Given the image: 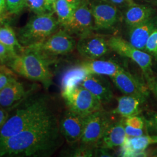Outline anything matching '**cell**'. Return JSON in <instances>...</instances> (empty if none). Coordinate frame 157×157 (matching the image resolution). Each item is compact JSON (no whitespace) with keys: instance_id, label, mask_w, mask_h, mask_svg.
<instances>
[{"instance_id":"cell-1","label":"cell","mask_w":157,"mask_h":157,"mask_svg":"<svg viewBox=\"0 0 157 157\" xmlns=\"http://www.w3.org/2000/svg\"><path fill=\"white\" fill-rule=\"evenodd\" d=\"M63 139L59 119L52 111L17 135L0 141V157H50Z\"/></svg>"},{"instance_id":"cell-2","label":"cell","mask_w":157,"mask_h":157,"mask_svg":"<svg viewBox=\"0 0 157 157\" xmlns=\"http://www.w3.org/2000/svg\"><path fill=\"white\" fill-rule=\"evenodd\" d=\"M17 107L0 128V141L17 135L53 111L50 99L44 94L27 96Z\"/></svg>"},{"instance_id":"cell-3","label":"cell","mask_w":157,"mask_h":157,"mask_svg":"<svg viewBox=\"0 0 157 157\" xmlns=\"http://www.w3.org/2000/svg\"><path fill=\"white\" fill-rule=\"evenodd\" d=\"M56 59L45 56L29 47H25L22 53L6 65L15 73L30 80L40 82L48 89L52 83L53 75L50 66Z\"/></svg>"},{"instance_id":"cell-4","label":"cell","mask_w":157,"mask_h":157,"mask_svg":"<svg viewBox=\"0 0 157 157\" xmlns=\"http://www.w3.org/2000/svg\"><path fill=\"white\" fill-rule=\"evenodd\" d=\"M54 12L35 15L32 17L17 34L20 43L27 47L38 44L58 30L60 24Z\"/></svg>"},{"instance_id":"cell-5","label":"cell","mask_w":157,"mask_h":157,"mask_svg":"<svg viewBox=\"0 0 157 157\" xmlns=\"http://www.w3.org/2000/svg\"><path fill=\"white\" fill-rule=\"evenodd\" d=\"M108 44L111 49L119 55L127 57L137 63L140 67L146 78L147 83L150 89L154 78L152 69V56L145 51L141 50L132 45L122 37L112 36L108 39Z\"/></svg>"},{"instance_id":"cell-6","label":"cell","mask_w":157,"mask_h":157,"mask_svg":"<svg viewBox=\"0 0 157 157\" xmlns=\"http://www.w3.org/2000/svg\"><path fill=\"white\" fill-rule=\"evenodd\" d=\"M61 94L68 109L84 117L103 109L101 102L80 84L61 91Z\"/></svg>"},{"instance_id":"cell-7","label":"cell","mask_w":157,"mask_h":157,"mask_svg":"<svg viewBox=\"0 0 157 157\" xmlns=\"http://www.w3.org/2000/svg\"><path fill=\"white\" fill-rule=\"evenodd\" d=\"M76 44L72 35L63 29L58 30L39 43L27 47L38 51L45 56L56 59V56L72 52L76 47Z\"/></svg>"},{"instance_id":"cell-8","label":"cell","mask_w":157,"mask_h":157,"mask_svg":"<svg viewBox=\"0 0 157 157\" xmlns=\"http://www.w3.org/2000/svg\"><path fill=\"white\" fill-rule=\"evenodd\" d=\"M112 122L109 113L103 109L87 116L83 133L80 141L82 145L95 147Z\"/></svg>"},{"instance_id":"cell-9","label":"cell","mask_w":157,"mask_h":157,"mask_svg":"<svg viewBox=\"0 0 157 157\" xmlns=\"http://www.w3.org/2000/svg\"><path fill=\"white\" fill-rule=\"evenodd\" d=\"M94 19L95 29H109L119 21L121 13L116 6L106 0L87 1Z\"/></svg>"},{"instance_id":"cell-10","label":"cell","mask_w":157,"mask_h":157,"mask_svg":"<svg viewBox=\"0 0 157 157\" xmlns=\"http://www.w3.org/2000/svg\"><path fill=\"white\" fill-rule=\"evenodd\" d=\"M78 53L87 60L98 59L111 50L108 39L92 32L80 37L76 44Z\"/></svg>"},{"instance_id":"cell-11","label":"cell","mask_w":157,"mask_h":157,"mask_svg":"<svg viewBox=\"0 0 157 157\" xmlns=\"http://www.w3.org/2000/svg\"><path fill=\"white\" fill-rule=\"evenodd\" d=\"M71 34L79 37L92 32L95 29L94 19L87 1L82 2L73 13L70 21L63 27Z\"/></svg>"},{"instance_id":"cell-12","label":"cell","mask_w":157,"mask_h":157,"mask_svg":"<svg viewBox=\"0 0 157 157\" xmlns=\"http://www.w3.org/2000/svg\"><path fill=\"white\" fill-rule=\"evenodd\" d=\"M110 78L115 86L125 95L136 97L144 101H146L149 95L148 86L124 69Z\"/></svg>"},{"instance_id":"cell-13","label":"cell","mask_w":157,"mask_h":157,"mask_svg":"<svg viewBox=\"0 0 157 157\" xmlns=\"http://www.w3.org/2000/svg\"><path fill=\"white\" fill-rule=\"evenodd\" d=\"M86 117L67 109L59 119L61 133L69 144H74L80 141L83 133Z\"/></svg>"},{"instance_id":"cell-14","label":"cell","mask_w":157,"mask_h":157,"mask_svg":"<svg viewBox=\"0 0 157 157\" xmlns=\"http://www.w3.org/2000/svg\"><path fill=\"white\" fill-rule=\"evenodd\" d=\"M80 84L94 95L102 105L110 102L113 98L111 84L102 75L89 74Z\"/></svg>"},{"instance_id":"cell-15","label":"cell","mask_w":157,"mask_h":157,"mask_svg":"<svg viewBox=\"0 0 157 157\" xmlns=\"http://www.w3.org/2000/svg\"><path fill=\"white\" fill-rule=\"evenodd\" d=\"M157 28V15H153L130 29L129 43L136 48L144 51L147 41Z\"/></svg>"},{"instance_id":"cell-16","label":"cell","mask_w":157,"mask_h":157,"mask_svg":"<svg viewBox=\"0 0 157 157\" xmlns=\"http://www.w3.org/2000/svg\"><path fill=\"white\" fill-rule=\"evenodd\" d=\"M157 136L142 135L137 137H128L124 146L121 147L122 157H144L145 150L150 145L157 144Z\"/></svg>"},{"instance_id":"cell-17","label":"cell","mask_w":157,"mask_h":157,"mask_svg":"<svg viewBox=\"0 0 157 157\" xmlns=\"http://www.w3.org/2000/svg\"><path fill=\"white\" fill-rule=\"evenodd\" d=\"M127 137L128 136L124 129V119L112 122L95 147L108 150L118 147H121L124 146Z\"/></svg>"},{"instance_id":"cell-18","label":"cell","mask_w":157,"mask_h":157,"mask_svg":"<svg viewBox=\"0 0 157 157\" xmlns=\"http://www.w3.org/2000/svg\"><path fill=\"white\" fill-rule=\"evenodd\" d=\"M28 93L23 83L15 80L0 90V107L9 109L17 106Z\"/></svg>"},{"instance_id":"cell-19","label":"cell","mask_w":157,"mask_h":157,"mask_svg":"<svg viewBox=\"0 0 157 157\" xmlns=\"http://www.w3.org/2000/svg\"><path fill=\"white\" fill-rule=\"evenodd\" d=\"M80 65L89 74L108 76L110 78L124 69L123 67L116 62L99 59L87 60L80 63Z\"/></svg>"},{"instance_id":"cell-20","label":"cell","mask_w":157,"mask_h":157,"mask_svg":"<svg viewBox=\"0 0 157 157\" xmlns=\"http://www.w3.org/2000/svg\"><path fill=\"white\" fill-rule=\"evenodd\" d=\"M154 11L150 6L132 3L126 8L124 20L131 28L154 15Z\"/></svg>"},{"instance_id":"cell-21","label":"cell","mask_w":157,"mask_h":157,"mask_svg":"<svg viewBox=\"0 0 157 157\" xmlns=\"http://www.w3.org/2000/svg\"><path fill=\"white\" fill-rule=\"evenodd\" d=\"M118 105L112 111L123 118L137 115L141 112V105L145 101L131 95H125L117 98Z\"/></svg>"},{"instance_id":"cell-22","label":"cell","mask_w":157,"mask_h":157,"mask_svg":"<svg viewBox=\"0 0 157 157\" xmlns=\"http://www.w3.org/2000/svg\"><path fill=\"white\" fill-rule=\"evenodd\" d=\"M0 43L15 56H17L25 50V47L20 43L17 34L8 25L0 26Z\"/></svg>"},{"instance_id":"cell-23","label":"cell","mask_w":157,"mask_h":157,"mask_svg":"<svg viewBox=\"0 0 157 157\" xmlns=\"http://www.w3.org/2000/svg\"><path fill=\"white\" fill-rule=\"evenodd\" d=\"M88 75L89 73L80 64L69 68L63 73L61 79V91L80 84Z\"/></svg>"},{"instance_id":"cell-24","label":"cell","mask_w":157,"mask_h":157,"mask_svg":"<svg viewBox=\"0 0 157 157\" xmlns=\"http://www.w3.org/2000/svg\"><path fill=\"white\" fill-rule=\"evenodd\" d=\"M79 5L68 0H56L52 6V10L60 26L63 28L67 25Z\"/></svg>"},{"instance_id":"cell-25","label":"cell","mask_w":157,"mask_h":157,"mask_svg":"<svg viewBox=\"0 0 157 157\" xmlns=\"http://www.w3.org/2000/svg\"><path fill=\"white\" fill-rule=\"evenodd\" d=\"M26 7L35 15L54 12L47 0H26Z\"/></svg>"},{"instance_id":"cell-26","label":"cell","mask_w":157,"mask_h":157,"mask_svg":"<svg viewBox=\"0 0 157 157\" xmlns=\"http://www.w3.org/2000/svg\"><path fill=\"white\" fill-rule=\"evenodd\" d=\"M15 80L16 73L7 65L2 64L0 66V90Z\"/></svg>"},{"instance_id":"cell-27","label":"cell","mask_w":157,"mask_h":157,"mask_svg":"<svg viewBox=\"0 0 157 157\" xmlns=\"http://www.w3.org/2000/svg\"><path fill=\"white\" fill-rule=\"evenodd\" d=\"M143 119L147 135L157 136V112H148Z\"/></svg>"},{"instance_id":"cell-28","label":"cell","mask_w":157,"mask_h":157,"mask_svg":"<svg viewBox=\"0 0 157 157\" xmlns=\"http://www.w3.org/2000/svg\"><path fill=\"white\" fill-rule=\"evenodd\" d=\"M6 5L10 13L17 14L26 7V0H6Z\"/></svg>"},{"instance_id":"cell-29","label":"cell","mask_w":157,"mask_h":157,"mask_svg":"<svg viewBox=\"0 0 157 157\" xmlns=\"http://www.w3.org/2000/svg\"><path fill=\"white\" fill-rule=\"evenodd\" d=\"M144 51L157 59V28L147 40Z\"/></svg>"},{"instance_id":"cell-30","label":"cell","mask_w":157,"mask_h":157,"mask_svg":"<svg viewBox=\"0 0 157 157\" xmlns=\"http://www.w3.org/2000/svg\"><path fill=\"white\" fill-rule=\"evenodd\" d=\"M124 124L128 125L135 129H143L145 127V122L143 117H139V115L126 118L124 119Z\"/></svg>"},{"instance_id":"cell-31","label":"cell","mask_w":157,"mask_h":157,"mask_svg":"<svg viewBox=\"0 0 157 157\" xmlns=\"http://www.w3.org/2000/svg\"><path fill=\"white\" fill-rule=\"evenodd\" d=\"M16 56L6 46L0 43V62L2 64L6 65Z\"/></svg>"},{"instance_id":"cell-32","label":"cell","mask_w":157,"mask_h":157,"mask_svg":"<svg viewBox=\"0 0 157 157\" xmlns=\"http://www.w3.org/2000/svg\"><path fill=\"white\" fill-rule=\"evenodd\" d=\"M124 129L128 137H137L144 134V130L143 129H135L124 124Z\"/></svg>"},{"instance_id":"cell-33","label":"cell","mask_w":157,"mask_h":157,"mask_svg":"<svg viewBox=\"0 0 157 157\" xmlns=\"http://www.w3.org/2000/svg\"><path fill=\"white\" fill-rule=\"evenodd\" d=\"M108 2L116 6L118 8H128L130 5L133 3V0H106Z\"/></svg>"},{"instance_id":"cell-34","label":"cell","mask_w":157,"mask_h":157,"mask_svg":"<svg viewBox=\"0 0 157 157\" xmlns=\"http://www.w3.org/2000/svg\"><path fill=\"white\" fill-rule=\"evenodd\" d=\"M9 116L8 110L0 107V128L5 124Z\"/></svg>"},{"instance_id":"cell-35","label":"cell","mask_w":157,"mask_h":157,"mask_svg":"<svg viewBox=\"0 0 157 157\" xmlns=\"http://www.w3.org/2000/svg\"><path fill=\"white\" fill-rule=\"evenodd\" d=\"M150 90H152L157 97V76H154L151 84L150 87Z\"/></svg>"},{"instance_id":"cell-36","label":"cell","mask_w":157,"mask_h":157,"mask_svg":"<svg viewBox=\"0 0 157 157\" xmlns=\"http://www.w3.org/2000/svg\"><path fill=\"white\" fill-rule=\"evenodd\" d=\"M6 11V0H0V16L3 15Z\"/></svg>"},{"instance_id":"cell-37","label":"cell","mask_w":157,"mask_h":157,"mask_svg":"<svg viewBox=\"0 0 157 157\" xmlns=\"http://www.w3.org/2000/svg\"><path fill=\"white\" fill-rule=\"evenodd\" d=\"M68 1H71V2H74V3H76V4H80L82 2H84V1H87V0H68Z\"/></svg>"},{"instance_id":"cell-38","label":"cell","mask_w":157,"mask_h":157,"mask_svg":"<svg viewBox=\"0 0 157 157\" xmlns=\"http://www.w3.org/2000/svg\"><path fill=\"white\" fill-rule=\"evenodd\" d=\"M49 6H50L52 8V6L54 4V3L56 1V0H47Z\"/></svg>"},{"instance_id":"cell-39","label":"cell","mask_w":157,"mask_h":157,"mask_svg":"<svg viewBox=\"0 0 157 157\" xmlns=\"http://www.w3.org/2000/svg\"><path fill=\"white\" fill-rule=\"evenodd\" d=\"M6 17L4 16V15H2V16H0V26L2 25V23L4 22V21L5 20Z\"/></svg>"},{"instance_id":"cell-40","label":"cell","mask_w":157,"mask_h":157,"mask_svg":"<svg viewBox=\"0 0 157 157\" xmlns=\"http://www.w3.org/2000/svg\"><path fill=\"white\" fill-rule=\"evenodd\" d=\"M1 65H2V63H1V62H0V66H1Z\"/></svg>"}]
</instances>
